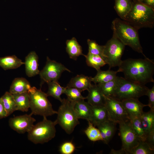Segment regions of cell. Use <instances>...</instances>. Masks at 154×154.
<instances>
[{
	"label": "cell",
	"mask_w": 154,
	"mask_h": 154,
	"mask_svg": "<svg viewBox=\"0 0 154 154\" xmlns=\"http://www.w3.org/2000/svg\"><path fill=\"white\" fill-rule=\"evenodd\" d=\"M144 59L128 58L118 66V72H122L125 78L142 84L154 82V62L146 56Z\"/></svg>",
	"instance_id": "cell-1"
},
{
	"label": "cell",
	"mask_w": 154,
	"mask_h": 154,
	"mask_svg": "<svg viewBox=\"0 0 154 154\" xmlns=\"http://www.w3.org/2000/svg\"><path fill=\"white\" fill-rule=\"evenodd\" d=\"M112 28L113 34L125 46H129L134 51L146 56L143 53L137 29L119 18H116L112 21Z\"/></svg>",
	"instance_id": "cell-2"
},
{
	"label": "cell",
	"mask_w": 154,
	"mask_h": 154,
	"mask_svg": "<svg viewBox=\"0 0 154 154\" xmlns=\"http://www.w3.org/2000/svg\"><path fill=\"white\" fill-rule=\"evenodd\" d=\"M132 6L124 21L137 29L152 28L154 26V9L137 0H133Z\"/></svg>",
	"instance_id": "cell-3"
},
{
	"label": "cell",
	"mask_w": 154,
	"mask_h": 154,
	"mask_svg": "<svg viewBox=\"0 0 154 154\" xmlns=\"http://www.w3.org/2000/svg\"><path fill=\"white\" fill-rule=\"evenodd\" d=\"M61 102L55 121L67 133L70 134L80 123L74 108L76 102L67 98L62 99Z\"/></svg>",
	"instance_id": "cell-4"
},
{
	"label": "cell",
	"mask_w": 154,
	"mask_h": 154,
	"mask_svg": "<svg viewBox=\"0 0 154 154\" xmlns=\"http://www.w3.org/2000/svg\"><path fill=\"white\" fill-rule=\"evenodd\" d=\"M30 99V107L32 115L47 117L57 114L48 100L46 93L35 87L27 91Z\"/></svg>",
	"instance_id": "cell-5"
},
{
	"label": "cell",
	"mask_w": 154,
	"mask_h": 154,
	"mask_svg": "<svg viewBox=\"0 0 154 154\" xmlns=\"http://www.w3.org/2000/svg\"><path fill=\"white\" fill-rule=\"evenodd\" d=\"M148 89L145 85L117 76V86L112 98L121 101L131 98H138L146 95Z\"/></svg>",
	"instance_id": "cell-6"
},
{
	"label": "cell",
	"mask_w": 154,
	"mask_h": 154,
	"mask_svg": "<svg viewBox=\"0 0 154 154\" xmlns=\"http://www.w3.org/2000/svg\"><path fill=\"white\" fill-rule=\"evenodd\" d=\"M43 120L33 126L28 132V139L35 144H43L51 140L55 136V121H52L43 117Z\"/></svg>",
	"instance_id": "cell-7"
},
{
	"label": "cell",
	"mask_w": 154,
	"mask_h": 154,
	"mask_svg": "<svg viewBox=\"0 0 154 154\" xmlns=\"http://www.w3.org/2000/svg\"><path fill=\"white\" fill-rule=\"evenodd\" d=\"M125 46L113 34L112 38L104 45L103 59L109 65V69L120 65Z\"/></svg>",
	"instance_id": "cell-8"
},
{
	"label": "cell",
	"mask_w": 154,
	"mask_h": 154,
	"mask_svg": "<svg viewBox=\"0 0 154 154\" xmlns=\"http://www.w3.org/2000/svg\"><path fill=\"white\" fill-rule=\"evenodd\" d=\"M119 124L122 143L121 149L126 154H130L131 151L139 143L140 140L132 128L129 119L121 121Z\"/></svg>",
	"instance_id": "cell-9"
},
{
	"label": "cell",
	"mask_w": 154,
	"mask_h": 154,
	"mask_svg": "<svg viewBox=\"0 0 154 154\" xmlns=\"http://www.w3.org/2000/svg\"><path fill=\"white\" fill-rule=\"evenodd\" d=\"M104 106L109 120L117 124L129 119L121 101L111 97L104 96Z\"/></svg>",
	"instance_id": "cell-10"
},
{
	"label": "cell",
	"mask_w": 154,
	"mask_h": 154,
	"mask_svg": "<svg viewBox=\"0 0 154 154\" xmlns=\"http://www.w3.org/2000/svg\"><path fill=\"white\" fill-rule=\"evenodd\" d=\"M64 71L71 72L61 63L52 60L47 56L46 64L39 74L42 82L47 83L51 81H58L62 73Z\"/></svg>",
	"instance_id": "cell-11"
},
{
	"label": "cell",
	"mask_w": 154,
	"mask_h": 154,
	"mask_svg": "<svg viewBox=\"0 0 154 154\" xmlns=\"http://www.w3.org/2000/svg\"><path fill=\"white\" fill-rule=\"evenodd\" d=\"M32 115L31 113L11 118L9 121V125L11 128L19 133L28 132L36 121Z\"/></svg>",
	"instance_id": "cell-12"
},
{
	"label": "cell",
	"mask_w": 154,
	"mask_h": 154,
	"mask_svg": "<svg viewBox=\"0 0 154 154\" xmlns=\"http://www.w3.org/2000/svg\"><path fill=\"white\" fill-rule=\"evenodd\" d=\"M121 102L129 119L140 117L143 112V108L147 106V105L143 104L137 98L126 99Z\"/></svg>",
	"instance_id": "cell-13"
},
{
	"label": "cell",
	"mask_w": 154,
	"mask_h": 154,
	"mask_svg": "<svg viewBox=\"0 0 154 154\" xmlns=\"http://www.w3.org/2000/svg\"><path fill=\"white\" fill-rule=\"evenodd\" d=\"M38 56L34 51L30 52L25 57L24 62L25 72L29 77L39 74L40 71L38 69Z\"/></svg>",
	"instance_id": "cell-14"
},
{
	"label": "cell",
	"mask_w": 154,
	"mask_h": 154,
	"mask_svg": "<svg viewBox=\"0 0 154 154\" xmlns=\"http://www.w3.org/2000/svg\"><path fill=\"white\" fill-rule=\"evenodd\" d=\"M88 94L86 97L88 102L92 106L104 105V96L97 84H92L87 90Z\"/></svg>",
	"instance_id": "cell-15"
},
{
	"label": "cell",
	"mask_w": 154,
	"mask_h": 154,
	"mask_svg": "<svg viewBox=\"0 0 154 154\" xmlns=\"http://www.w3.org/2000/svg\"><path fill=\"white\" fill-rule=\"evenodd\" d=\"M92 78L83 74L77 75L71 79L66 87L75 88L82 92L88 90L92 85Z\"/></svg>",
	"instance_id": "cell-16"
},
{
	"label": "cell",
	"mask_w": 154,
	"mask_h": 154,
	"mask_svg": "<svg viewBox=\"0 0 154 154\" xmlns=\"http://www.w3.org/2000/svg\"><path fill=\"white\" fill-rule=\"evenodd\" d=\"M91 106V116L90 121L94 125L97 126L109 120L107 112L104 105Z\"/></svg>",
	"instance_id": "cell-17"
},
{
	"label": "cell",
	"mask_w": 154,
	"mask_h": 154,
	"mask_svg": "<svg viewBox=\"0 0 154 154\" xmlns=\"http://www.w3.org/2000/svg\"><path fill=\"white\" fill-rule=\"evenodd\" d=\"M74 108L78 119L90 121L92 106L88 102H85L84 100L76 102Z\"/></svg>",
	"instance_id": "cell-18"
},
{
	"label": "cell",
	"mask_w": 154,
	"mask_h": 154,
	"mask_svg": "<svg viewBox=\"0 0 154 154\" xmlns=\"http://www.w3.org/2000/svg\"><path fill=\"white\" fill-rule=\"evenodd\" d=\"M66 51L70 58L76 60L80 55H84L82 53V47L79 44L76 39L73 37L66 42Z\"/></svg>",
	"instance_id": "cell-19"
},
{
	"label": "cell",
	"mask_w": 154,
	"mask_h": 154,
	"mask_svg": "<svg viewBox=\"0 0 154 154\" xmlns=\"http://www.w3.org/2000/svg\"><path fill=\"white\" fill-rule=\"evenodd\" d=\"M29 81L23 78H17L13 81L9 92L12 94L27 92L31 88Z\"/></svg>",
	"instance_id": "cell-20"
},
{
	"label": "cell",
	"mask_w": 154,
	"mask_h": 154,
	"mask_svg": "<svg viewBox=\"0 0 154 154\" xmlns=\"http://www.w3.org/2000/svg\"><path fill=\"white\" fill-rule=\"evenodd\" d=\"M24 64V62L15 55L0 57V66L4 70L15 69Z\"/></svg>",
	"instance_id": "cell-21"
},
{
	"label": "cell",
	"mask_w": 154,
	"mask_h": 154,
	"mask_svg": "<svg viewBox=\"0 0 154 154\" xmlns=\"http://www.w3.org/2000/svg\"><path fill=\"white\" fill-rule=\"evenodd\" d=\"M133 0H115L114 9L120 19L124 20L131 9Z\"/></svg>",
	"instance_id": "cell-22"
},
{
	"label": "cell",
	"mask_w": 154,
	"mask_h": 154,
	"mask_svg": "<svg viewBox=\"0 0 154 154\" xmlns=\"http://www.w3.org/2000/svg\"><path fill=\"white\" fill-rule=\"evenodd\" d=\"M13 95L15 102L17 110L27 112L30 107V99L27 92Z\"/></svg>",
	"instance_id": "cell-23"
},
{
	"label": "cell",
	"mask_w": 154,
	"mask_h": 154,
	"mask_svg": "<svg viewBox=\"0 0 154 154\" xmlns=\"http://www.w3.org/2000/svg\"><path fill=\"white\" fill-rule=\"evenodd\" d=\"M117 71L109 70L103 71L100 69L97 71L96 75L92 78V82L95 84L105 83L115 79L117 77Z\"/></svg>",
	"instance_id": "cell-24"
},
{
	"label": "cell",
	"mask_w": 154,
	"mask_h": 154,
	"mask_svg": "<svg viewBox=\"0 0 154 154\" xmlns=\"http://www.w3.org/2000/svg\"><path fill=\"white\" fill-rule=\"evenodd\" d=\"M143 129L147 135L154 129V111L150 110L149 112H143L140 116Z\"/></svg>",
	"instance_id": "cell-25"
},
{
	"label": "cell",
	"mask_w": 154,
	"mask_h": 154,
	"mask_svg": "<svg viewBox=\"0 0 154 154\" xmlns=\"http://www.w3.org/2000/svg\"><path fill=\"white\" fill-rule=\"evenodd\" d=\"M48 91L46 93L48 96H51L60 102L62 99L61 95L64 93L66 87L61 86L58 81H51L47 83Z\"/></svg>",
	"instance_id": "cell-26"
},
{
	"label": "cell",
	"mask_w": 154,
	"mask_h": 154,
	"mask_svg": "<svg viewBox=\"0 0 154 154\" xmlns=\"http://www.w3.org/2000/svg\"><path fill=\"white\" fill-rule=\"evenodd\" d=\"M5 110L9 116L14 111L17 110L13 94L6 92L1 98Z\"/></svg>",
	"instance_id": "cell-27"
},
{
	"label": "cell",
	"mask_w": 154,
	"mask_h": 154,
	"mask_svg": "<svg viewBox=\"0 0 154 154\" xmlns=\"http://www.w3.org/2000/svg\"><path fill=\"white\" fill-rule=\"evenodd\" d=\"M117 81V76L114 80L108 82L97 84L104 96L113 97Z\"/></svg>",
	"instance_id": "cell-28"
},
{
	"label": "cell",
	"mask_w": 154,
	"mask_h": 154,
	"mask_svg": "<svg viewBox=\"0 0 154 154\" xmlns=\"http://www.w3.org/2000/svg\"><path fill=\"white\" fill-rule=\"evenodd\" d=\"M84 56L87 65L95 69L97 71L106 64L104 60L99 56L88 53Z\"/></svg>",
	"instance_id": "cell-29"
},
{
	"label": "cell",
	"mask_w": 154,
	"mask_h": 154,
	"mask_svg": "<svg viewBox=\"0 0 154 154\" xmlns=\"http://www.w3.org/2000/svg\"><path fill=\"white\" fill-rule=\"evenodd\" d=\"M129 121L135 133L140 140H145L146 135L143 129L140 117L129 119Z\"/></svg>",
	"instance_id": "cell-30"
},
{
	"label": "cell",
	"mask_w": 154,
	"mask_h": 154,
	"mask_svg": "<svg viewBox=\"0 0 154 154\" xmlns=\"http://www.w3.org/2000/svg\"><path fill=\"white\" fill-rule=\"evenodd\" d=\"M88 126L84 132L89 140L93 141H102L100 132L98 128H96L93 125L88 121Z\"/></svg>",
	"instance_id": "cell-31"
},
{
	"label": "cell",
	"mask_w": 154,
	"mask_h": 154,
	"mask_svg": "<svg viewBox=\"0 0 154 154\" xmlns=\"http://www.w3.org/2000/svg\"><path fill=\"white\" fill-rule=\"evenodd\" d=\"M154 148L145 141L140 140L138 145L131 151L130 154H153Z\"/></svg>",
	"instance_id": "cell-32"
},
{
	"label": "cell",
	"mask_w": 154,
	"mask_h": 154,
	"mask_svg": "<svg viewBox=\"0 0 154 154\" xmlns=\"http://www.w3.org/2000/svg\"><path fill=\"white\" fill-rule=\"evenodd\" d=\"M87 42L88 46V53L99 56L104 59V45H100L95 40L90 39H88Z\"/></svg>",
	"instance_id": "cell-33"
},
{
	"label": "cell",
	"mask_w": 154,
	"mask_h": 154,
	"mask_svg": "<svg viewBox=\"0 0 154 154\" xmlns=\"http://www.w3.org/2000/svg\"><path fill=\"white\" fill-rule=\"evenodd\" d=\"M82 92L80 90L74 88H67L64 92L67 98L70 99L77 102L80 100L86 99V97H83L81 94Z\"/></svg>",
	"instance_id": "cell-34"
},
{
	"label": "cell",
	"mask_w": 154,
	"mask_h": 154,
	"mask_svg": "<svg viewBox=\"0 0 154 154\" xmlns=\"http://www.w3.org/2000/svg\"><path fill=\"white\" fill-rule=\"evenodd\" d=\"M108 142L111 139L116 130V123L109 120L103 123Z\"/></svg>",
	"instance_id": "cell-35"
},
{
	"label": "cell",
	"mask_w": 154,
	"mask_h": 154,
	"mask_svg": "<svg viewBox=\"0 0 154 154\" xmlns=\"http://www.w3.org/2000/svg\"><path fill=\"white\" fill-rule=\"evenodd\" d=\"M75 147L72 141H66L60 146L59 151L62 154H72L75 150Z\"/></svg>",
	"instance_id": "cell-36"
},
{
	"label": "cell",
	"mask_w": 154,
	"mask_h": 154,
	"mask_svg": "<svg viewBox=\"0 0 154 154\" xmlns=\"http://www.w3.org/2000/svg\"><path fill=\"white\" fill-rule=\"evenodd\" d=\"M149 98V103L147 104L151 110L154 111V86L151 89H148L146 94Z\"/></svg>",
	"instance_id": "cell-37"
},
{
	"label": "cell",
	"mask_w": 154,
	"mask_h": 154,
	"mask_svg": "<svg viewBox=\"0 0 154 154\" xmlns=\"http://www.w3.org/2000/svg\"><path fill=\"white\" fill-rule=\"evenodd\" d=\"M145 141L151 146L154 148V129L147 135Z\"/></svg>",
	"instance_id": "cell-38"
},
{
	"label": "cell",
	"mask_w": 154,
	"mask_h": 154,
	"mask_svg": "<svg viewBox=\"0 0 154 154\" xmlns=\"http://www.w3.org/2000/svg\"><path fill=\"white\" fill-rule=\"evenodd\" d=\"M7 117L3 101L0 98V119Z\"/></svg>",
	"instance_id": "cell-39"
},
{
	"label": "cell",
	"mask_w": 154,
	"mask_h": 154,
	"mask_svg": "<svg viewBox=\"0 0 154 154\" xmlns=\"http://www.w3.org/2000/svg\"><path fill=\"white\" fill-rule=\"evenodd\" d=\"M145 5L154 9V0H137Z\"/></svg>",
	"instance_id": "cell-40"
},
{
	"label": "cell",
	"mask_w": 154,
	"mask_h": 154,
	"mask_svg": "<svg viewBox=\"0 0 154 154\" xmlns=\"http://www.w3.org/2000/svg\"><path fill=\"white\" fill-rule=\"evenodd\" d=\"M110 154H126V152L122 149L119 150H115L112 149Z\"/></svg>",
	"instance_id": "cell-41"
}]
</instances>
